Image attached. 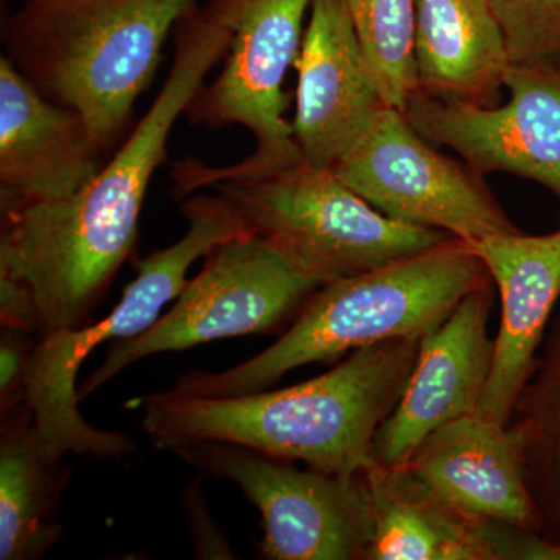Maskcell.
<instances>
[{
  "label": "cell",
  "mask_w": 560,
  "mask_h": 560,
  "mask_svg": "<svg viewBox=\"0 0 560 560\" xmlns=\"http://www.w3.org/2000/svg\"><path fill=\"white\" fill-rule=\"evenodd\" d=\"M230 28L210 5L178 24L164 86L130 139L72 197L2 208L0 276L27 287L39 335L88 326L138 241L139 219L168 136L230 47Z\"/></svg>",
  "instance_id": "6da1fadb"
},
{
  "label": "cell",
  "mask_w": 560,
  "mask_h": 560,
  "mask_svg": "<svg viewBox=\"0 0 560 560\" xmlns=\"http://www.w3.org/2000/svg\"><path fill=\"white\" fill-rule=\"evenodd\" d=\"M419 346L420 338H400L353 350L334 370L285 389L230 397L151 394L139 400L142 427L162 451L228 442L353 477L375 463V434L404 393Z\"/></svg>",
  "instance_id": "7a4b0ae2"
},
{
  "label": "cell",
  "mask_w": 560,
  "mask_h": 560,
  "mask_svg": "<svg viewBox=\"0 0 560 560\" xmlns=\"http://www.w3.org/2000/svg\"><path fill=\"white\" fill-rule=\"evenodd\" d=\"M489 280L470 243L448 238L377 270L324 283L270 348L226 371L189 372L171 390L183 396H242L270 388L304 364L383 341L422 338Z\"/></svg>",
  "instance_id": "3957f363"
},
{
  "label": "cell",
  "mask_w": 560,
  "mask_h": 560,
  "mask_svg": "<svg viewBox=\"0 0 560 560\" xmlns=\"http://www.w3.org/2000/svg\"><path fill=\"white\" fill-rule=\"evenodd\" d=\"M195 0H27L3 27L7 58L75 109L105 149L149 88L173 27Z\"/></svg>",
  "instance_id": "277c9868"
},
{
  "label": "cell",
  "mask_w": 560,
  "mask_h": 560,
  "mask_svg": "<svg viewBox=\"0 0 560 560\" xmlns=\"http://www.w3.org/2000/svg\"><path fill=\"white\" fill-rule=\"evenodd\" d=\"M189 223L186 235L168 248L138 261V276L105 319L75 330L40 335L25 381V405L38 433L40 455L50 466L68 453L101 459H124L135 442L116 431L95 429L79 410L77 375L88 355L108 341L139 337L161 318L162 308L187 285L195 260L217 246L249 234L242 217L223 195H197L180 206Z\"/></svg>",
  "instance_id": "5b68a950"
},
{
  "label": "cell",
  "mask_w": 560,
  "mask_h": 560,
  "mask_svg": "<svg viewBox=\"0 0 560 560\" xmlns=\"http://www.w3.org/2000/svg\"><path fill=\"white\" fill-rule=\"evenodd\" d=\"M217 186L250 234L319 285L377 270L453 237L389 219L337 173L302 160Z\"/></svg>",
  "instance_id": "8992f818"
},
{
  "label": "cell",
  "mask_w": 560,
  "mask_h": 560,
  "mask_svg": "<svg viewBox=\"0 0 560 560\" xmlns=\"http://www.w3.org/2000/svg\"><path fill=\"white\" fill-rule=\"evenodd\" d=\"M230 28L226 61L208 88H201L187 116L209 127L242 125L256 139V151L241 164L208 167L176 164L175 194L215 186L221 180L275 171L301 161L293 127L285 120L289 98L282 84L301 50L302 25L312 0H213Z\"/></svg>",
  "instance_id": "52a82bcc"
},
{
  "label": "cell",
  "mask_w": 560,
  "mask_h": 560,
  "mask_svg": "<svg viewBox=\"0 0 560 560\" xmlns=\"http://www.w3.org/2000/svg\"><path fill=\"white\" fill-rule=\"evenodd\" d=\"M319 287L257 235L249 232L232 238L208 254L205 267L187 282L171 312L139 337L109 349L80 386V400L147 357L272 330L300 312Z\"/></svg>",
  "instance_id": "ba28073f"
},
{
  "label": "cell",
  "mask_w": 560,
  "mask_h": 560,
  "mask_svg": "<svg viewBox=\"0 0 560 560\" xmlns=\"http://www.w3.org/2000/svg\"><path fill=\"white\" fill-rule=\"evenodd\" d=\"M172 453L241 488L260 511L265 558L368 560L372 510L366 470L353 477L301 470L290 460L228 442H201Z\"/></svg>",
  "instance_id": "9c48e42d"
},
{
  "label": "cell",
  "mask_w": 560,
  "mask_h": 560,
  "mask_svg": "<svg viewBox=\"0 0 560 560\" xmlns=\"http://www.w3.org/2000/svg\"><path fill=\"white\" fill-rule=\"evenodd\" d=\"M334 172L372 208L401 223L469 243L521 232L480 173L441 154L390 106Z\"/></svg>",
  "instance_id": "30bf717a"
},
{
  "label": "cell",
  "mask_w": 560,
  "mask_h": 560,
  "mask_svg": "<svg viewBox=\"0 0 560 560\" xmlns=\"http://www.w3.org/2000/svg\"><path fill=\"white\" fill-rule=\"evenodd\" d=\"M504 106L442 102L416 92L405 110L431 145L447 147L485 176L536 180L560 201V66L510 65Z\"/></svg>",
  "instance_id": "8fae6325"
},
{
  "label": "cell",
  "mask_w": 560,
  "mask_h": 560,
  "mask_svg": "<svg viewBox=\"0 0 560 560\" xmlns=\"http://www.w3.org/2000/svg\"><path fill=\"white\" fill-rule=\"evenodd\" d=\"M493 293L490 279L420 338L404 393L375 434V464L401 466L431 433L478 411L492 368L488 324Z\"/></svg>",
  "instance_id": "7c38bea8"
},
{
  "label": "cell",
  "mask_w": 560,
  "mask_h": 560,
  "mask_svg": "<svg viewBox=\"0 0 560 560\" xmlns=\"http://www.w3.org/2000/svg\"><path fill=\"white\" fill-rule=\"evenodd\" d=\"M294 69V142L302 161L335 171L386 106L345 0H312Z\"/></svg>",
  "instance_id": "4fadbf2b"
},
{
  "label": "cell",
  "mask_w": 560,
  "mask_h": 560,
  "mask_svg": "<svg viewBox=\"0 0 560 560\" xmlns=\"http://www.w3.org/2000/svg\"><path fill=\"white\" fill-rule=\"evenodd\" d=\"M405 470L440 499L471 517L544 534L545 521L525 467V440L514 422L480 412L431 433Z\"/></svg>",
  "instance_id": "5bb4252c"
},
{
  "label": "cell",
  "mask_w": 560,
  "mask_h": 560,
  "mask_svg": "<svg viewBox=\"0 0 560 560\" xmlns=\"http://www.w3.org/2000/svg\"><path fill=\"white\" fill-rule=\"evenodd\" d=\"M368 560H559L540 534L486 522L440 499L404 467L372 464Z\"/></svg>",
  "instance_id": "9a60e30c"
},
{
  "label": "cell",
  "mask_w": 560,
  "mask_h": 560,
  "mask_svg": "<svg viewBox=\"0 0 560 560\" xmlns=\"http://www.w3.org/2000/svg\"><path fill=\"white\" fill-rule=\"evenodd\" d=\"M470 245L488 268L501 307L478 412L508 425L539 366L537 349L560 298V230L548 235H490Z\"/></svg>",
  "instance_id": "2e32d148"
},
{
  "label": "cell",
  "mask_w": 560,
  "mask_h": 560,
  "mask_svg": "<svg viewBox=\"0 0 560 560\" xmlns=\"http://www.w3.org/2000/svg\"><path fill=\"white\" fill-rule=\"evenodd\" d=\"M101 150L81 114L0 57L2 208L72 197L102 171Z\"/></svg>",
  "instance_id": "e0dca14e"
},
{
  "label": "cell",
  "mask_w": 560,
  "mask_h": 560,
  "mask_svg": "<svg viewBox=\"0 0 560 560\" xmlns=\"http://www.w3.org/2000/svg\"><path fill=\"white\" fill-rule=\"evenodd\" d=\"M510 55L488 0H415L418 92L442 102L499 105Z\"/></svg>",
  "instance_id": "ac0fdd59"
},
{
  "label": "cell",
  "mask_w": 560,
  "mask_h": 560,
  "mask_svg": "<svg viewBox=\"0 0 560 560\" xmlns=\"http://www.w3.org/2000/svg\"><path fill=\"white\" fill-rule=\"evenodd\" d=\"M7 418L0 444V559H39L65 536V526L54 518L60 466L40 455L27 405Z\"/></svg>",
  "instance_id": "d6986e66"
},
{
  "label": "cell",
  "mask_w": 560,
  "mask_h": 560,
  "mask_svg": "<svg viewBox=\"0 0 560 560\" xmlns=\"http://www.w3.org/2000/svg\"><path fill=\"white\" fill-rule=\"evenodd\" d=\"M383 102L405 113L418 92L415 0H345Z\"/></svg>",
  "instance_id": "ffe728a7"
},
{
  "label": "cell",
  "mask_w": 560,
  "mask_h": 560,
  "mask_svg": "<svg viewBox=\"0 0 560 560\" xmlns=\"http://www.w3.org/2000/svg\"><path fill=\"white\" fill-rule=\"evenodd\" d=\"M511 422L522 430L526 475L548 525L560 510V337L523 390Z\"/></svg>",
  "instance_id": "44dd1931"
},
{
  "label": "cell",
  "mask_w": 560,
  "mask_h": 560,
  "mask_svg": "<svg viewBox=\"0 0 560 560\" xmlns=\"http://www.w3.org/2000/svg\"><path fill=\"white\" fill-rule=\"evenodd\" d=\"M511 65L560 66V0H488Z\"/></svg>",
  "instance_id": "7402d4cb"
},
{
  "label": "cell",
  "mask_w": 560,
  "mask_h": 560,
  "mask_svg": "<svg viewBox=\"0 0 560 560\" xmlns=\"http://www.w3.org/2000/svg\"><path fill=\"white\" fill-rule=\"evenodd\" d=\"M25 331L3 329L0 340V405L3 412L25 404V381L35 342Z\"/></svg>",
  "instance_id": "603a6c76"
},
{
  "label": "cell",
  "mask_w": 560,
  "mask_h": 560,
  "mask_svg": "<svg viewBox=\"0 0 560 560\" xmlns=\"http://www.w3.org/2000/svg\"><path fill=\"white\" fill-rule=\"evenodd\" d=\"M0 320L2 329L33 334L40 330L38 311L31 291L18 280L0 276Z\"/></svg>",
  "instance_id": "cb8c5ba5"
},
{
  "label": "cell",
  "mask_w": 560,
  "mask_h": 560,
  "mask_svg": "<svg viewBox=\"0 0 560 560\" xmlns=\"http://www.w3.org/2000/svg\"><path fill=\"white\" fill-rule=\"evenodd\" d=\"M541 536L545 537V540L555 548V551L558 552L560 560V510L555 517L548 522L547 528H545L544 534Z\"/></svg>",
  "instance_id": "d4e9b609"
}]
</instances>
